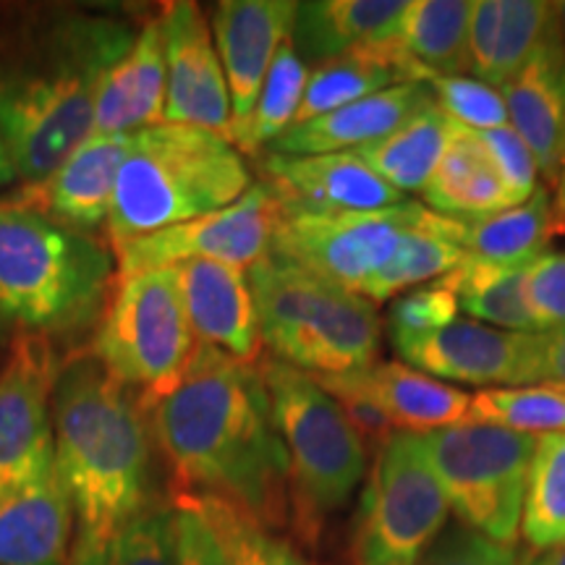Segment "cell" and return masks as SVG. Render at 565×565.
Returning a JSON list of instances; mask_svg holds the SVG:
<instances>
[{"label": "cell", "instance_id": "obj_24", "mask_svg": "<svg viewBox=\"0 0 565 565\" xmlns=\"http://www.w3.org/2000/svg\"><path fill=\"white\" fill-rule=\"evenodd\" d=\"M437 103L429 84L404 82L377 95L345 105L341 110L291 126L270 145L273 154H330L353 152L387 137L408 118Z\"/></svg>", "mask_w": 565, "mask_h": 565}, {"label": "cell", "instance_id": "obj_13", "mask_svg": "<svg viewBox=\"0 0 565 565\" xmlns=\"http://www.w3.org/2000/svg\"><path fill=\"white\" fill-rule=\"evenodd\" d=\"M61 366L38 335L19 338L0 372V494L55 469L53 387Z\"/></svg>", "mask_w": 565, "mask_h": 565}, {"label": "cell", "instance_id": "obj_44", "mask_svg": "<svg viewBox=\"0 0 565 565\" xmlns=\"http://www.w3.org/2000/svg\"><path fill=\"white\" fill-rule=\"evenodd\" d=\"M175 553L179 565H231L215 529L183 494H175Z\"/></svg>", "mask_w": 565, "mask_h": 565}, {"label": "cell", "instance_id": "obj_45", "mask_svg": "<svg viewBox=\"0 0 565 565\" xmlns=\"http://www.w3.org/2000/svg\"><path fill=\"white\" fill-rule=\"evenodd\" d=\"M534 383H565V328L534 333Z\"/></svg>", "mask_w": 565, "mask_h": 565}, {"label": "cell", "instance_id": "obj_40", "mask_svg": "<svg viewBox=\"0 0 565 565\" xmlns=\"http://www.w3.org/2000/svg\"><path fill=\"white\" fill-rule=\"evenodd\" d=\"M524 301L536 333L565 328V252H545L524 267Z\"/></svg>", "mask_w": 565, "mask_h": 565}, {"label": "cell", "instance_id": "obj_34", "mask_svg": "<svg viewBox=\"0 0 565 565\" xmlns=\"http://www.w3.org/2000/svg\"><path fill=\"white\" fill-rule=\"evenodd\" d=\"M307 61L296 51L294 40H286L267 71L254 110L233 131V147L242 154H259L270 147L282 131H288L301 108L309 82Z\"/></svg>", "mask_w": 565, "mask_h": 565}, {"label": "cell", "instance_id": "obj_10", "mask_svg": "<svg viewBox=\"0 0 565 565\" xmlns=\"http://www.w3.org/2000/svg\"><path fill=\"white\" fill-rule=\"evenodd\" d=\"M450 505L419 435L395 433L374 450L351 536L353 565H419L448 526Z\"/></svg>", "mask_w": 565, "mask_h": 565}, {"label": "cell", "instance_id": "obj_1", "mask_svg": "<svg viewBox=\"0 0 565 565\" xmlns=\"http://www.w3.org/2000/svg\"><path fill=\"white\" fill-rule=\"evenodd\" d=\"M152 433L179 494L242 508L267 529L288 515V461L259 366L200 345L192 366L152 406Z\"/></svg>", "mask_w": 565, "mask_h": 565}, {"label": "cell", "instance_id": "obj_15", "mask_svg": "<svg viewBox=\"0 0 565 565\" xmlns=\"http://www.w3.org/2000/svg\"><path fill=\"white\" fill-rule=\"evenodd\" d=\"M393 349L435 380L475 387L534 385V333H511L475 320H456L433 333L393 338Z\"/></svg>", "mask_w": 565, "mask_h": 565}, {"label": "cell", "instance_id": "obj_32", "mask_svg": "<svg viewBox=\"0 0 565 565\" xmlns=\"http://www.w3.org/2000/svg\"><path fill=\"white\" fill-rule=\"evenodd\" d=\"M524 267L466 257L440 282L454 291L458 309L475 317L477 322L511 333H536L524 301Z\"/></svg>", "mask_w": 565, "mask_h": 565}, {"label": "cell", "instance_id": "obj_5", "mask_svg": "<svg viewBox=\"0 0 565 565\" xmlns=\"http://www.w3.org/2000/svg\"><path fill=\"white\" fill-rule=\"evenodd\" d=\"M249 282L263 343L275 359L312 377H338L374 364L380 317L370 299L275 252L249 267Z\"/></svg>", "mask_w": 565, "mask_h": 565}, {"label": "cell", "instance_id": "obj_28", "mask_svg": "<svg viewBox=\"0 0 565 565\" xmlns=\"http://www.w3.org/2000/svg\"><path fill=\"white\" fill-rule=\"evenodd\" d=\"M466 257L463 221L429 210L419 225L401 236L387 263L362 288V296L372 303L395 299L412 288L445 278Z\"/></svg>", "mask_w": 565, "mask_h": 565}, {"label": "cell", "instance_id": "obj_31", "mask_svg": "<svg viewBox=\"0 0 565 565\" xmlns=\"http://www.w3.org/2000/svg\"><path fill=\"white\" fill-rule=\"evenodd\" d=\"M454 121L433 103L387 137L353 150L401 194L422 192L450 141Z\"/></svg>", "mask_w": 565, "mask_h": 565}, {"label": "cell", "instance_id": "obj_3", "mask_svg": "<svg viewBox=\"0 0 565 565\" xmlns=\"http://www.w3.org/2000/svg\"><path fill=\"white\" fill-rule=\"evenodd\" d=\"M254 186L244 154L217 134L158 124L131 134L108 215L113 249L223 210Z\"/></svg>", "mask_w": 565, "mask_h": 565}, {"label": "cell", "instance_id": "obj_35", "mask_svg": "<svg viewBox=\"0 0 565 565\" xmlns=\"http://www.w3.org/2000/svg\"><path fill=\"white\" fill-rule=\"evenodd\" d=\"M521 534L532 553L565 545V433L536 437Z\"/></svg>", "mask_w": 565, "mask_h": 565}, {"label": "cell", "instance_id": "obj_41", "mask_svg": "<svg viewBox=\"0 0 565 565\" xmlns=\"http://www.w3.org/2000/svg\"><path fill=\"white\" fill-rule=\"evenodd\" d=\"M458 320V301L440 280L398 296L391 307V338H412L433 333Z\"/></svg>", "mask_w": 565, "mask_h": 565}, {"label": "cell", "instance_id": "obj_25", "mask_svg": "<svg viewBox=\"0 0 565 565\" xmlns=\"http://www.w3.org/2000/svg\"><path fill=\"white\" fill-rule=\"evenodd\" d=\"M74 508L58 466L0 494V565H68Z\"/></svg>", "mask_w": 565, "mask_h": 565}, {"label": "cell", "instance_id": "obj_7", "mask_svg": "<svg viewBox=\"0 0 565 565\" xmlns=\"http://www.w3.org/2000/svg\"><path fill=\"white\" fill-rule=\"evenodd\" d=\"M131 40L108 24L82 26L53 66L0 82V139L26 186L45 181L89 137L97 82Z\"/></svg>", "mask_w": 565, "mask_h": 565}, {"label": "cell", "instance_id": "obj_48", "mask_svg": "<svg viewBox=\"0 0 565 565\" xmlns=\"http://www.w3.org/2000/svg\"><path fill=\"white\" fill-rule=\"evenodd\" d=\"M13 175H17V171H13L9 152H6L3 139H0V186H6V183H9Z\"/></svg>", "mask_w": 565, "mask_h": 565}, {"label": "cell", "instance_id": "obj_38", "mask_svg": "<svg viewBox=\"0 0 565 565\" xmlns=\"http://www.w3.org/2000/svg\"><path fill=\"white\" fill-rule=\"evenodd\" d=\"M97 565H179L175 505L150 500L113 536Z\"/></svg>", "mask_w": 565, "mask_h": 565}, {"label": "cell", "instance_id": "obj_18", "mask_svg": "<svg viewBox=\"0 0 565 565\" xmlns=\"http://www.w3.org/2000/svg\"><path fill=\"white\" fill-rule=\"evenodd\" d=\"M296 9L299 3L291 0H223L212 9L210 26L231 92L233 131L249 118L275 55L291 40Z\"/></svg>", "mask_w": 565, "mask_h": 565}, {"label": "cell", "instance_id": "obj_21", "mask_svg": "<svg viewBox=\"0 0 565 565\" xmlns=\"http://www.w3.org/2000/svg\"><path fill=\"white\" fill-rule=\"evenodd\" d=\"M508 124L526 141L553 192L565 168V42L561 30L536 47L503 87Z\"/></svg>", "mask_w": 565, "mask_h": 565}, {"label": "cell", "instance_id": "obj_33", "mask_svg": "<svg viewBox=\"0 0 565 565\" xmlns=\"http://www.w3.org/2000/svg\"><path fill=\"white\" fill-rule=\"evenodd\" d=\"M408 82L404 71L380 53H349L333 61L317 63L309 71L307 92L301 108L296 113L294 126L315 121L328 113L341 110L345 105L364 100L377 92L391 89L395 84Z\"/></svg>", "mask_w": 565, "mask_h": 565}, {"label": "cell", "instance_id": "obj_2", "mask_svg": "<svg viewBox=\"0 0 565 565\" xmlns=\"http://www.w3.org/2000/svg\"><path fill=\"white\" fill-rule=\"evenodd\" d=\"M141 404L95 356L74 359L53 387L55 466L74 508L68 565H97L124 524L150 503V429Z\"/></svg>", "mask_w": 565, "mask_h": 565}, {"label": "cell", "instance_id": "obj_46", "mask_svg": "<svg viewBox=\"0 0 565 565\" xmlns=\"http://www.w3.org/2000/svg\"><path fill=\"white\" fill-rule=\"evenodd\" d=\"M553 221H555V236H565V168L561 173V181L553 189Z\"/></svg>", "mask_w": 565, "mask_h": 565}, {"label": "cell", "instance_id": "obj_11", "mask_svg": "<svg viewBox=\"0 0 565 565\" xmlns=\"http://www.w3.org/2000/svg\"><path fill=\"white\" fill-rule=\"evenodd\" d=\"M424 202H398L364 212H282L273 252L309 273L362 296V288L387 263L401 236L427 217Z\"/></svg>", "mask_w": 565, "mask_h": 565}, {"label": "cell", "instance_id": "obj_50", "mask_svg": "<svg viewBox=\"0 0 565 565\" xmlns=\"http://www.w3.org/2000/svg\"><path fill=\"white\" fill-rule=\"evenodd\" d=\"M0 322H3V315H0Z\"/></svg>", "mask_w": 565, "mask_h": 565}, {"label": "cell", "instance_id": "obj_39", "mask_svg": "<svg viewBox=\"0 0 565 565\" xmlns=\"http://www.w3.org/2000/svg\"><path fill=\"white\" fill-rule=\"evenodd\" d=\"M437 105L450 121L471 131H487L508 126V108L503 92L471 76H433L427 82Z\"/></svg>", "mask_w": 565, "mask_h": 565}, {"label": "cell", "instance_id": "obj_9", "mask_svg": "<svg viewBox=\"0 0 565 565\" xmlns=\"http://www.w3.org/2000/svg\"><path fill=\"white\" fill-rule=\"evenodd\" d=\"M419 440L458 524L515 547L536 437L463 422Z\"/></svg>", "mask_w": 565, "mask_h": 565}, {"label": "cell", "instance_id": "obj_49", "mask_svg": "<svg viewBox=\"0 0 565 565\" xmlns=\"http://www.w3.org/2000/svg\"><path fill=\"white\" fill-rule=\"evenodd\" d=\"M555 11H557V21H561V34H563V42H565V0L555 3Z\"/></svg>", "mask_w": 565, "mask_h": 565}, {"label": "cell", "instance_id": "obj_37", "mask_svg": "<svg viewBox=\"0 0 565 565\" xmlns=\"http://www.w3.org/2000/svg\"><path fill=\"white\" fill-rule=\"evenodd\" d=\"M183 498L192 500L196 511L215 529L231 565H312L291 542L273 534L242 508L204 494H183Z\"/></svg>", "mask_w": 565, "mask_h": 565}, {"label": "cell", "instance_id": "obj_47", "mask_svg": "<svg viewBox=\"0 0 565 565\" xmlns=\"http://www.w3.org/2000/svg\"><path fill=\"white\" fill-rule=\"evenodd\" d=\"M521 565H565V545L526 555L524 561H521Z\"/></svg>", "mask_w": 565, "mask_h": 565}, {"label": "cell", "instance_id": "obj_4", "mask_svg": "<svg viewBox=\"0 0 565 565\" xmlns=\"http://www.w3.org/2000/svg\"><path fill=\"white\" fill-rule=\"evenodd\" d=\"M273 427L288 461V515L307 545L320 540L333 513L349 505L366 477L370 450L341 404L312 374L265 359Z\"/></svg>", "mask_w": 565, "mask_h": 565}, {"label": "cell", "instance_id": "obj_16", "mask_svg": "<svg viewBox=\"0 0 565 565\" xmlns=\"http://www.w3.org/2000/svg\"><path fill=\"white\" fill-rule=\"evenodd\" d=\"M265 186L282 212H364L406 202L356 152L267 154Z\"/></svg>", "mask_w": 565, "mask_h": 565}, {"label": "cell", "instance_id": "obj_23", "mask_svg": "<svg viewBox=\"0 0 565 565\" xmlns=\"http://www.w3.org/2000/svg\"><path fill=\"white\" fill-rule=\"evenodd\" d=\"M561 30L555 3L542 0H471L469 74L503 89L536 47Z\"/></svg>", "mask_w": 565, "mask_h": 565}, {"label": "cell", "instance_id": "obj_27", "mask_svg": "<svg viewBox=\"0 0 565 565\" xmlns=\"http://www.w3.org/2000/svg\"><path fill=\"white\" fill-rule=\"evenodd\" d=\"M422 200L424 207L458 221H475L513 207L511 194L494 171L479 134L456 121L445 154L424 183Z\"/></svg>", "mask_w": 565, "mask_h": 565}, {"label": "cell", "instance_id": "obj_12", "mask_svg": "<svg viewBox=\"0 0 565 565\" xmlns=\"http://www.w3.org/2000/svg\"><path fill=\"white\" fill-rule=\"evenodd\" d=\"M278 200L265 183H254L242 200L194 221L154 231L118 249L121 275L166 270L183 263H223L249 270L273 252Z\"/></svg>", "mask_w": 565, "mask_h": 565}, {"label": "cell", "instance_id": "obj_8", "mask_svg": "<svg viewBox=\"0 0 565 565\" xmlns=\"http://www.w3.org/2000/svg\"><path fill=\"white\" fill-rule=\"evenodd\" d=\"M196 351L171 270L121 275L92 343L103 370L152 408L181 383Z\"/></svg>", "mask_w": 565, "mask_h": 565}, {"label": "cell", "instance_id": "obj_17", "mask_svg": "<svg viewBox=\"0 0 565 565\" xmlns=\"http://www.w3.org/2000/svg\"><path fill=\"white\" fill-rule=\"evenodd\" d=\"M168 270L179 288L196 343L236 362L257 364L265 343L249 270L223 263H183Z\"/></svg>", "mask_w": 565, "mask_h": 565}, {"label": "cell", "instance_id": "obj_20", "mask_svg": "<svg viewBox=\"0 0 565 565\" xmlns=\"http://www.w3.org/2000/svg\"><path fill=\"white\" fill-rule=\"evenodd\" d=\"M328 393H351L370 401L395 433L429 435L456 427L469 416L471 393L429 377L404 362L370 364L338 377H315Z\"/></svg>", "mask_w": 565, "mask_h": 565}, {"label": "cell", "instance_id": "obj_36", "mask_svg": "<svg viewBox=\"0 0 565 565\" xmlns=\"http://www.w3.org/2000/svg\"><path fill=\"white\" fill-rule=\"evenodd\" d=\"M466 422L534 437L565 433V383L545 380L521 387H487L471 395Z\"/></svg>", "mask_w": 565, "mask_h": 565}, {"label": "cell", "instance_id": "obj_42", "mask_svg": "<svg viewBox=\"0 0 565 565\" xmlns=\"http://www.w3.org/2000/svg\"><path fill=\"white\" fill-rule=\"evenodd\" d=\"M477 134L487 154H490L494 171L503 179L513 204L526 202L536 192V179H540V168H536V160L526 141L515 134L511 124Z\"/></svg>", "mask_w": 565, "mask_h": 565}, {"label": "cell", "instance_id": "obj_6", "mask_svg": "<svg viewBox=\"0 0 565 565\" xmlns=\"http://www.w3.org/2000/svg\"><path fill=\"white\" fill-rule=\"evenodd\" d=\"M110 254L89 233L19 202L0 204V315L40 333L79 328L100 309Z\"/></svg>", "mask_w": 565, "mask_h": 565}, {"label": "cell", "instance_id": "obj_26", "mask_svg": "<svg viewBox=\"0 0 565 565\" xmlns=\"http://www.w3.org/2000/svg\"><path fill=\"white\" fill-rule=\"evenodd\" d=\"M406 0H315L299 3L294 45L303 61L324 63L338 55L370 53L395 38Z\"/></svg>", "mask_w": 565, "mask_h": 565}, {"label": "cell", "instance_id": "obj_22", "mask_svg": "<svg viewBox=\"0 0 565 565\" xmlns=\"http://www.w3.org/2000/svg\"><path fill=\"white\" fill-rule=\"evenodd\" d=\"M166 42L160 17L103 71L95 89L92 134H137L166 124Z\"/></svg>", "mask_w": 565, "mask_h": 565}, {"label": "cell", "instance_id": "obj_14", "mask_svg": "<svg viewBox=\"0 0 565 565\" xmlns=\"http://www.w3.org/2000/svg\"><path fill=\"white\" fill-rule=\"evenodd\" d=\"M166 42V124L233 139V105L212 26L200 3L175 0L160 13ZM233 145V141H231Z\"/></svg>", "mask_w": 565, "mask_h": 565}, {"label": "cell", "instance_id": "obj_29", "mask_svg": "<svg viewBox=\"0 0 565 565\" xmlns=\"http://www.w3.org/2000/svg\"><path fill=\"white\" fill-rule=\"evenodd\" d=\"M471 0H412L395 30L424 79L469 74Z\"/></svg>", "mask_w": 565, "mask_h": 565}, {"label": "cell", "instance_id": "obj_30", "mask_svg": "<svg viewBox=\"0 0 565 565\" xmlns=\"http://www.w3.org/2000/svg\"><path fill=\"white\" fill-rule=\"evenodd\" d=\"M553 238V192L547 186H536L526 202L494 215L463 221L466 254L494 265H529L547 252Z\"/></svg>", "mask_w": 565, "mask_h": 565}, {"label": "cell", "instance_id": "obj_19", "mask_svg": "<svg viewBox=\"0 0 565 565\" xmlns=\"http://www.w3.org/2000/svg\"><path fill=\"white\" fill-rule=\"evenodd\" d=\"M129 145L131 134H89L45 181L26 186L19 204L74 231H100L108 225Z\"/></svg>", "mask_w": 565, "mask_h": 565}, {"label": "cell", "instance_id": "obj_43", "mask_svg": "<svg viewBox=\"0 0 565 565\" xmlns=\"http://www.w3.org/2000/svg\"><path fill=\"white\" fill-rule=\"evenodd\" d=\"M419 565H521V561L515 547L500 545L463 524H450L424 553Z\"/></svg>", "mask_w": 565, "mask_h": 565}]
</instances>
